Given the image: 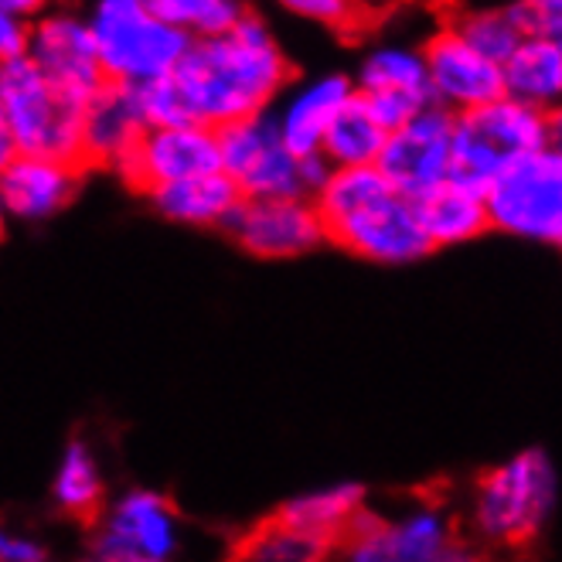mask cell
<instances>
[{"mask_svg":"<svg viewBox=\"0 0 562 562\" xmlns=\"http://www.w3.org/2000/svg\"><path fill=\"white\" fill-rule=\"evenodd\" d=\"M24 58L35 69L79 95H92L103 86V72H99L89 21L82 11L72 8H42L27 27V45Z\"/></svg>","mask_w":562,"mask_h":562,"instance_id":"cell-13","label":"cell"},{"mask_svg":"<svg viewBox=\"0 0 562 562\" xmlns=\"http://www.w3.org/2000/svg\"><path fill=\"white\" fill-rule=\"evenodd\" d=\"M4 222H8V218H4V212H0V236H4Z\"/></svg>","mask_w":562,"mask_h":562,"instance_id":"cell-38","label":"cell"},{"mask_svg":"<svg viewBox=\"0 0 562 562\" xmlns=\"http://www.w3.org/2000/svg\"><path fill=\"white\" fill-rule=\"evenodd\" d=\"M225 233L256 259H293L327 243L311 198H256V202H239Z\"/></svg>","mask_w":562,"mask_h":562,"instance_id":"cell-14","label":"cell"},{"mask_svg":"<svg viewBox=\"0 0 562 562\" xmlns=\"http://www.w3.org/2000/svg\"><path fill=\"white\" fill-rule=\"evenodd\" d=\"M416 218L429 243V249H447V246H464L487 233V212H484V194L460 188L447 181L434 194H426L416 202Z\"/></svg>","mask_w":562,"mask_h":562,"instance_id":"cell-21","label":"cell"},{"mask_svg":"<svg viewBox=\"0 0 562 562\" xmlns=\"http://www.w3.org/2000/svg\"><path fill=\"white\" fill-rule=\"evenodd\" d=\"M147 198L157 209V215H164L168 222H178V225H194V228H225L243 202L233 181H228L222 171L154 188V191H147Z\"/></svg>","mask_w":562,"mask_h":562,"instance_id":"cell-18","label":"cell"},{"mask_svg":"<svg viewBox=\"0 0 562 562\" xmlns=\"http://www.w3.org/2000/svg\"><path fill=\"white\" fill-rule=\"evenodd\" d=\"M38 11L42 4H35V0H0V65L24 55L27 27Z\"/></svg>","mask_w":562,"mask_h":562,"instance_id":"cell-31","label":"cell"},{"mask_svg":"<svg viewBox=\"0 0 562 562\" xmlns=\"http://www.w3.org/2000/svg\"><path fill=\"white\" fill-rule=\"evenodd\" d=\"M361 512H366V487L341 481V484H330V487L296 494V498H290L273 518L296 528V532H304V536H314V539L338 546L348 528L358 521Z\"/></svg>","mask_w":562,"mask_h":562,"instance_id":"cell-19","label":"cell"},{"mask_svg":"<svg viewBox=\"0 0 562 562\" xmlns=\"http://www.w3.org/2000/svg\"><path fill=\"white\" fill-rule=\"evenodd\" d=\"M335 549L338 546L304 536L273 518L246 539L239 562H327Z\"/></svg>","mask_w":562,"mask_h":562,"instance_id":"cell-28","label":"cell"},{"mask_svg":"<svg viewBox=\"0 0 562 562\" xmlns=\"http://www.w3.org/2000/svg\"><path fill=\"white\" fill-rule=\"evenodd\" d=\"M423 562H487L484 549L474 546V542H464V539H453L447 549H440L437 555H429Z\"/></svg>","mask_w":562,"mask_h":562,"instance_id":"cell-36","label":"cell"},{"mask_svg":"<svg viewBox=\"0 0 562 562\" xmlns=\"http://www.w3.org/2000/svg\"><path fill=\"white\" fill-rule=\"evenodd\" d=\"M290 79L293 65L256 11L218 38L191 42L171 72L184 120L209 130L270 113Z\"/></svg>","mask_w":562,"mask_h":562,"instance_id":"cell-1","label":"cell"},{"mask_svg":"<svg viewBox=\"0 0 562 562\" xmlns=\"http://www.w3.org/2000/svg\"><path fill=\"white\" fill-rule=\"evenodd\" d=\"M82 175L79 164L69 160L18 154L0 175V212L14 222L55 218L76 198Z\"/></svg>","mask_w":562,"mask_h":562,"instance_id":"cell-16","label":"cell"},{"mask_svg":"<svg viewBox=\"0 0 562 562\" xmlns=\"http://www.w3.org/2000/svg\"><path fill=\"white\" fill-rule=\"evenodd\" d=\"M559 498V477L552 457L539 447L508 457L491 468L471 498L474 546L521 549L546 528Z\"/></svg>","mask_w":562,"mask_h":562,"instance_id":"cell-4","label":"cell"},{"mask_svg":"<svg viewBox=\"0 0 562 562\" xmlns=\"http://www.w3.org/2000/svg\"><path fill=\"white\" fill-rule=\"evenodd\" d=\"M283 8L296 18L335 31H358L361 24V8L348 4V0H286Z\"/></svg>","mask_w":562,"mask_h":562,"instance_id":"cell-33","label":"cell"},{"mask_svg":"<svg viewBox=\"0 0 562 562\" xmlns=\"http://www.w3.org/2000/svg\"><path fill=\"white\" fill-rule=\"evenodd\" d=\"M502 86L515 103L555 113L562 95V45L546 38H525L502 65Z\"/></svg>","mask_w":562,"mask_h":562,"instance_id":"cell-20","label":"cell"},{"mask_svg":"<svg viewBox=\"0 0 562 562\" xmlns=\"http://www.w3.org/2000/svg\"><path fill=\"white\" fill-rule=\"evenodd\" d=\"M181 518L168 494L134 487L103 505L79 562H175Z\"/></svg>","mask_w":562,"mask_h":562,"instance_id":"cell-8","label":"cell"},{"mask_svg":"<svg viewBox=\"0 0 562 562\" xmlns=\"http://www.w3.org/2000/svg\"><path fill=\"white\" fill-rule=\"evenodd\" d=\"M130 95H134V106H137V116H140L144 130H150V126H171V123H188L184 113H181V103H178V92L171 86V76L130 89Z\"/></svg>","mask_w":562,"mask_h":562,"instance_id":"cell-30","label":"cell"},{"mask_svg":"<svg viewBox=\"0 0 562 562\" xmlns=\"http://www.w3.org/2000/svg\"><path fill=\"white\" fill-rule=\"evenodd\" d=\"M457 539L453 518L443 505L426 502L395 521H385V549L392 562H423Z\"/></svg>","mask_w":562,"mask_h":562,"instance_id":"cell-25","label":"cell"},{"mask_svg":"<svg viewBox=\"0 0 562 562\" xmlns=\"http://www.w3.org/2000/svg\"><path fill=\"white\" fill-rule=\"evenodd\" d=\"M447 24L477 55L491 58L494 65H505L508 55L525 42L521 31L515 27V21L508 14V4L505 8H464V11H453L447 18Z\"/></svg>","mask_w":562,"mask_h":562,"instance_id":"cell-27","label":"cell"},{"mask_svg":"<svg viewBox=\"0 0 562 562\" xmlns=\"http://www.w3.org/2000/svg\"><path fill=\"white\" fill-rule=\"evenodd\" d=\"M150 8L157 18L178 27L188 42L218 38L249 14L239 0H150Z\"/></svg>","mask_w":562,"mask_h":562,"instance_id":"cell-26","label":"cell"},{"mask_svg":"<svg viewBox=\"0 0 562 562\" xmlns=\"http://www.w3.org/2000/svg\"><path fill=\"white\" fill-rule=\"evenodd\" d=\"M89 95L48 82L24 55L0 65V116H4L18 154L55 157L79 164L82 116Z\"/></svg>","mask_w":562,"mask_h":562,"instance_id":"cell-6","label":"cell"},{"mask_svg":"<svg viewBox=\"0 0 562 562\" xmlns=\"http://www.w3.org/2000/svg\"><path fill=\"white\" fill-rule=\"evenodd\" d=\"M311 202L324 225V239L369 262L406 267L434 252L419 228L416 205L395 194L375 168L330 171Z\"/></svg>","mask_w":562,"mask_h":562,"instance_id":"cell-2","label":"cell"},{"mask_svg":"<svg viewBox=\"0 0 562 562\" xmlns=\"http://www.w3.org/2000/svg\"><path fill=\"white\" fill-rule=\"evenodd\" d=\"M389 134L375 123V116L366 110V103L355 95L351 103L327 126V137L321 144V157L335 171L345 168H375V160L385 147Z\"/></svg>","mask_w":562,"mask_h":562,"instance_id":"cell-24","label":"cell"},{"mask_svg":"<svg viewBox=\"0 0 562 562\" xmlns=\"http://www.w3.org/2000/svg\"><path fill=\"white\" fill-rule=\"evenodd\" d=\"M487 228L505 236L559 246L562 243V150L549 147L525 157L484 191Z\"/></svg>","mask_w":562,"mask_h":562,"instance_id":"cell-7","label":"cell"},{"mask_svg":"<svg viewBox=\"0 0 562 562\" xmlns=\"http://www.w3.org/2000/svg\"><path fill=\"white\" fill-rule=\"evenodd\" d=\"M140 134H144V123L137 116L130 89L103 82L89 95L86 116H82V150H79L82 171L89 168L120 171L130 150L137 147Z\"/></svg>","mask_w":562,"mask_h":562,"instance_id":"cell-17","label":"cell"},{"mask_svg":"<svg viewBox=\"0 0 562 562\" xmlns=\"http://www.w3.org/2000/svg\"><path fill=\"white\" fill-rule=\"evenodd\" d=\"M358 95H406L429 103L426 69L416 45H379L366 55L358 76L351 79Z\"/></svg>","mask_w":562,"mask_h":562,"instance_id":"cell-23","label":"cell"},{"mask_svg":"<svg viewBox=\"0 0 562 562\" xmlns=\"http://www.w3.org/2000/svg\"><path fill=\"white\" fill-rule=\"evenodd\" d=\"M52 498L61 515L92 521L106 505V477L92 447L86 440H72L61 450V460L55 468L52 481Z\"/></svg>","mask_w":562,"mask_h":562,"instance_id":"cell-22","label":"cell"},{"mask_svg":"<svg viewBox=\"0 0 562 562\" xmlns=\"http://www.w3.org/2000/svg\"><path fill=\"white\" fill-rule=\"evenodd\" d=\"M508 14H512L515 27L521 31V38L559 42V31H562L559 0H518V4H508Z\"/></svg>","mask_w":562,"mask_h":562,"instance_id":"cell-32","label":"cell"},{"mask_svg":"<svg viewBox=\"0 0 562 562\" xmlns=\"http://www.w3.org/2000/svg\"><path fill=\"white\" fill-rule=\"evenodd\" d=\"M419 55L426 69L429 103L450 116L481 110L505 95L502 65L477 55L447 21L419 45Z\"/></svg>","mask_w":562,"mask_h":562,"instance_id":"cell-11","label":"cell"},{"mask_svg":"<svg viewBox=\"0 0 562 562\" xmlns=\"http://www.w3.org/2000/svg\"><path fill=\"white\" fill-rule=\"evenodd\" d=\"M218 171L233 181L243 202L256 198H307L296 160L270 120V113L215 130Z\"/></svg>","mask_w":562,"mask_h":562,"instance_id":"cell-9","label":"cell"},{"mask_svg":"<svg viewBox=\"0 0 562 562\" xmlns=\"http://www.w3.org/2000/svg\"><path fill=\"white\" fill-rule=\"evenodd\" d=\"M18 157V147H14V137H11V130L4 123V116H0V175L8 171V164Z\"/></svg>","mask_w":562,"mask_h":562,"instance_id":"cell-37","label":"cell"},{"mask_svg":"<svg viewBox=\"0 0 562 562\" xmlns=\"http://www.w3.org/2000/svg\"><path fill=\"white\" fill-rule=\"evenodd\" d=\"M549 147H559V116L502 95L481 110L453 116L450 181L484 191L512 164Z\"/></svg>","mask_w":562,"mask_h":562,"instance_id":"cell-3","label":"cell"},{"mask_svg":"<svg viewBox=\"0 0 562 562\" xmlns=\"http://www.w3.org/2000/svg\"><path fill=\"white\" fill-rule=\"evenodd\" d=\"M218 171V140L215 130L198 123H171L150 126L140 134L137 147L130 150L123 168L116 171L126 184L144 194L164 184L191 181Z\"/></svg>","mask_w":562,"mask_h":562,"instance_id":"cell-12","label":"cell"},{"mask_svg":"<svg viewBox=\"0 0 562 562\" xmlns=\"http://www.w3.org/2000/svg\"><path fill=\"white\" fill-rule=\"evenodd\" d=\"M86 21L103 82L123 89L168 79L191 45L154 14L150 0H99Z\"/></svg>","mask_w":562,"mask_h":562,"instance_id":"cell-5","label":"cell"},{"mask_svg":"<svg viewBox=\"0 0 562 562\" xmlns=\"http://www.w3.org/2000/svg\"><path fill=\"white\" fill-rule=\"evenodd\" d=\"M355 99V82L345 72H324L314 79L296 82L293 89H283L280 106L270 110V120L283 147L301 160L311 154H321V144L327 137V126Z\"/></svg>","mask_w":562,"mask_h":562,"instance_id":"cell-15","label":"cell"},{"mask_svg":"<svg viewBox=\"0 0 562 562\" xmlns=\"http://www.w3.org/2000/svg\"><path fill=\"white\" fill-rule=\"evenodd\" d=\"M450 137L453 116L429 103L409 123L392 130L375 160V171L395 194L416 205L450 181Z\"/></svg>","mask_w":562,"mask_h":562,"instance_id":"cell-10","label":"cell"},{"mask_svg":"<svg viewBox=\"0 0 562 562\" xmlns=\"http://www.w3.org/2000/svg\"><path fill=\"white\" fill-rule=\"evenodd\" d=\"M330 171H335V168H330V164L321 154L301 157V184H304V194L314 198L324 188V181L330 178Z\"/></svg>","mask_w":562,"mask_h":562,"instance_id":"cell-35","label":"cell"},{"mask_svg":"<svg viewBox=\"0 0 562 562\" xmlns=\"http://www.w3.org/2000/svg\"><path fill=\"white\" fill-rule=\"evenodd\" d=\"M341 562H392L385 549V518L372 515L369 508L358 515V521L345 532Z\"/></svg>","mask_w":562,"mask_h":562,"instance_id":"cell-29","label":"cell"},{"mask_svg":"<svg viewBox=\"0 0 562 562\" xmlns=\"http://www.w3.org/2000/svg\"><path fill=\"white\" fill-rule=\"evenodd\" d=\"M0 562H48V549L42 539L0 521Z\"/></svg>","mask_w":562,"mask_h":562,"instance_id":"cell-34","label":"cell"}]
</instances>
